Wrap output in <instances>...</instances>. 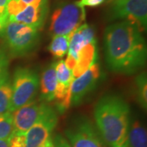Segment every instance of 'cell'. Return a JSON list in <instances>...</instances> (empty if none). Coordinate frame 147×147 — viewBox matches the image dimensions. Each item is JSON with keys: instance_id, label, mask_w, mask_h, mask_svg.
<instances>
[{"instance_id": "cell-24", "label": "cell", "mask_w": 147, "mask_h": 147, "mask_svg": "<svg viewBox=\"0 0 147 147\" xmlns=\"http://www.w3.org/2000/svg\"><path fill=\"white\" fill-rule=\"evenodd\" d=\"M79 2L83 7H96L102 4L105 2V0H80Z\"/></svg>"}, {"instance_id": "cell-3", "label": "cell", "mask_w": 147, "mask_h": 147, "mask_svg": "<svg viewBox=\"0 0 147 147\" xmlns=\"http://www.w3.org/2000/svg\"><path fill=\"white\" fill-rule=\"evenodd\" d=\"M0 36L14 57H24L32 53L39 41L38 30L16 21H8Z\"/></svg>"}, {"instance_id": "cell-22", "label": "cell", "mask_w": 147, "mask_h": 147, "mask_svg": "<svg viewBox=\"0 0 147 147\" xmlns=\"http://www.w3.org/2000/svg\"><path fill=\"white\" fill-rule=\"evenodd\" d=\"M9 60L3 51L0 50V80L4 78L8 73Z\"/></svg>"}, {"instance_id": "cell-2", "label": "cell", "mask_w": 147, "mask_h": 147, "mask_svg": "<svg viewBox=\"0 0 147 147\" xmlns=\"http://www.w3.org/2000/svg\"><path fill=\"white\" fill-rule=\"evenodd\" d=\"M130 107L122 97L107 95L98 100L94 119L100 137L110 147H129Z\"/></svg>"}, {"instance_id": "cell-26", "label": "cell", "mask_w": 147, "mask_h": 147, "mask_svg": "<svg viewBox=\"0 0 147 147\" xmlns=\"http://www.w3.org/2000/svg\"><path fill=\"white\" fill-rule=\"evenodd\" d=\"M42 147H54L53 146V139L50 137L47 142H45V144L42 146Z\"/></svg>"}, {"instance_id": "cell-21", "label": "cell", "mask_w": 147, "mask_h": 147, "mask_svg": "<svg viewBox=\"0 0 147 147\" xmlns=\"http://www.w3.org/2000/svg\"><path fill=\"white\" fill-rule=\"evenodd\" d=\"M10 0H0V34L8 22L7 4Z\"/></svg>"}, {"instance_id": "cell-6", "label": "cell", "mask_w": 147, "mask_h": 147, "mask_svg": "<svg viewBox=\"0 0 147 147\" xmlns=\"http://www.w3.org/2000/svg\"><path fill=\"white\" fill-rule=\"evenodd\" d=\"M108 19L131 21L144 31L147 26V0H115L108 10Z\"/></svg>"}, {"instance_id": "cell-19", "label": "cell", "mask_w": 147, "mask_h": 147, "mask_svg": "<svg viewBox=\"0 0 147 147\" xmlns=\"http://www.w3.org/2000/svg\"><path fill=\"white\" fill-rule=\"evenodd\" d=\"M15 132L12 115L11 112L0 115V139L8 140Z\"/></svg>"}, {"instance_id": "cell-16", "label": "cell", "mask_w": 147, "mask_h": 147, "mask_svg": "<svg viewBox=\"0 0 147 147\" xmlns=\"http://www.w3.org/2000/svg\"><path fill=\"white\" fill-rule=\"evenodd\" d=\"M128 146L130 147H147L146 130L138 119L130 122L128 129Z\"/></svg>"}, {"instance_id": "cell-23", "label": "cell", "mask_w": 147, "mask_h": 147, "mask_svg": "<svg viewBox=\"0 0 147 147\" xmlns=\"http://www.w3.org/2000/svg\"><path fill=\"white\" fill-rule=\"evenodd\" d=\"M53 142L54 147H71L68 141L60 134L55 136L53 139Z\"/></svg>"}, {"instance_id": "cell-15", "label": "cell", "mask_w": 147, "mask_h": 147, "mask_svg": "<svg viewBox=\"0 0 147 147\" xmlns=\"http://www.w3.org/2000/svg\"><path fill=\"white\" fill-rule=\"evenodd\" d=\"M57 74H56V62L51 63L45 69L41 75L39 81L41 98L46 102L54 100L55 92L57 88Z\"/></svg>"}, {"instance_id": "cell-11", "label": "cell", "mask_w": 147, "mask_h": 147, "mask_svg": "<svg viewBox=\"0 0 147 147\" xmlns=\"http://www.w3.org/2000/svg\"><path fill=\"white\" fill-rule=\"evenodd\" d=\"M100 65L96 62L82 75L74 79L71 85V105H79L94 89L100 78Z\"/></svg>"}, {"instance_id": "cell-5", "label": "cell", "mask_w": 147, "mask_h": 147, "mask_svg": "<svg viewBox=\"0 0 147 147\" xmlns=\"http://www.w3.org/2000/svg\"><path fill=\"white\" fill-rule=\"evenodd\" d=\"M39 81L38 74L34 69L26 67L16 69L11 82V113L34 100L39 88Z\"/></svg>"}, {"instance_id": "cell-17", "label": "cell", "mask_w": 147, "mask_h": 147, "mask_svg": "<svg viewBox=\"0 0 147 147\" xmlns=\"http://www.w3.org/2000/svg\"><path fill=\"white\" fill-rule=\"evenodd\" d=\"M11 92V82L7 74L0 80V115L10 112Z\"/></svg>"}, {"instance_id": "cell-18", "label": "cell", "mask_w": 147, "mask_h": 147, "mask_svg": "<svg viewBox=\"0 0 147 147\" xmlns=\"http://www.w3.org/2000/svg\"><path fill=\"white\" fill-rule=\"evenodd\" d=\"M69 43V34L53 36V40L48 46V50L55 58H62L68 53Z\"/></svg>"}, {"instance_id": "cell-20", "label": "cell", "mask_w": 147, "mask_h": 147, "mask_svg": "<svg viewBox=\"0 0 147 147\" xmlns=\"http://www.w3.org/2000/svg\"><path fill=\"white\" fill-rule=\"evenodd\" d=\"M137 96L140 104L143 108L146 109L147 106V77L146 72L140 74L136 79Z\"/></svg>"}, {"instance_id": "cell-13", "label": "cell", "mask_w": 147, "mask_h": 147, "mask_svg": "<svg viewBox=\"0 0 147 147\" xmlns=\"http://www.w3.org/2000/svg\"><path fill=\"white\" fill-rule=\"evenodd\" d=\"M96 42L95 30L88 24H83L69 34V43L67 57L65 63L71 71L75 65V61L79 51L84 46Z\"/></svg>"}, {"instance_id": "cell-25", "label": "cell", "mask_w": 147, "mask_h": 147, "mask_svg": "<svg viewBox=\"0 0 147 147\" xmlns=\"http://www.w3.org/2000/svg\"><path fill=\"white\" fill-rule=\"evenodd\" d=\"M0 147H9V141L0 139Z\"/></svg>"}, {"instance_id": "cell-14", "label": "cell", "mask_w": 147, "mask_h": 147, "mask_svg": "<svg viewBox=\"0 0 147 147\" xmlns=\"http://www.w3.org/2000/svg\"><path fill=\"white\" fill-rule=\"evenodd\" d=\"M97 60V47L96 42L89 43L79 51L75 61V65L72 69V74L74 79L79 77L85 73L88 69L96 63Z\"/></svg>"}, {"instance_id": "cell-1", "label": "cell", "mask_w": 147, "mask_h": 147, "mask_svg": "<svg viewBox=\"0 0 147 147\" xmlns=\"http://www.w3.org/2000/svg\"><path fill=\"white\" fill-rule=\"evenodd\" d=\"M137 24L123 21L105 28L104 49L108 67L123 74H131L146 62L147 46Z\"/></svg>"}, {"instance_id": "cell-9", "label": "cell", "mask_w": 147, "mask_h": 147, "mask_svg": "<svg viewBox=\"0 0 147 147\" xmlns=\"http://www.w3.org/2000/svg\"><path fill=\"white\" fill-rule=\"evenodd\" d=\"M56 74L57 84L54 100L58 112L63 114L71 106V85L74 78L63 60L56 62Z\"/></svg>"}, {"instance_id": "cell-27", "label": "cell", "mask_w": 147, "mask_h": 147, "mask_svg": "<svg viewBox=\"0 0 147 147\" xmlns=\"http://www.w3.org/2000/svg\"><path fill=\"white\" fill-rule=\"evenodd\" d=\"M21 2H23L24 3H26V4H29V3H31L36 1V0H21Z\"/></svg>"}, {"instance_id": "cell-10", "label": "cell", "mask_w": 147, "mask_h": 147, "mask_svg": "<svg viewBox=\"0 0 147 147\" xmlns=\"http://www.w3.org/2000/svg\"><path fill=\"white\" fill-rule=\"evenodd\" d=\"M47 106L45 102L33 100L12 112L15 132L26 133L41 117Z\"/></svg>"}, {"instance_id": "cell-4", "label": "cell", "mask_w": 147, "mask_h": 147, "mask_svg": "<svg viewBox=\"0 0 147 147\" xmlns=\"http://www.w3.org/2000/svg\"><path fill=\"white\" fill-rule=\"evenodd\" d=\"M86 12L84 7L75 2H63L53 11L49 31L53 36L69 35L83 25Z\"/></svg>"}, {"instance_id": "cell-8", "label": "cell", "mask_w": 147, "mask_h": 147, "mask_svg": "<svg viewBox=\"0 0 147 147\" xmlns=\"http://www.w3.org/2000/svg\"><path fill=\"white\" fill-rule=\"evenodd\" d=\"M57 122V112L48 105L41 117L25 133L26 147H42L51 137Z\"/></svg>"}, {"instance_id": "cell-12", "label": "cell", "mask_w": 147, "mask_h": 147, "mask_svg": "<svg viewBox=\"0 0 147 147\" xmlns=\"http://www.w3.org/2000/svg\"><path fill=\"white\" fill-rule=\"evenodd\" d=\"M48 0H36L26 6L8 21H16L39 30L48 14Z\"/></svg>"}, {"instance_id": "cell-7", "label": "cell", "mask_w": 147, "mask_h": 147, "mask_svg": "<svg viewBox=\"0 0 147 147\" xmlns=\"http://www.w3.org/2000/svg\"><path fill=\"white\" fill-rule=\"evenodd\" d=\"M71 147H106L93 123L86 117H79L65 129Z\"/></svg>"}]
</instances>
